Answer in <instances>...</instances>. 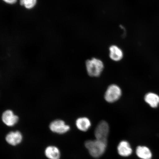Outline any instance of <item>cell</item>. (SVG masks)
I'll list each match as a JSON object with an SVG mask.
<instances>
[{
	"label": "cell",
	"mask_w": 159,
	"mask_h": 159,
	"mask_svg": "<svg viewBox=\"0 0 159 159\" xmlns=\"http://www.w3.org/2000/svg\"><path fill=\"white\" fill-rule=\"evenodd\" d=\"M145 102L153 108H157L159 105V95L156 93L149 92L145 95Z\"/></svg>",
	"instance_id": "cell-11"
},
{
	"label": "cell",
	"mask_w": 159,
	"mask_h": 159,
	"mask_svg": "<svg viewBox=\"0 0 159 159\" xmlns=\"http://www.w3.org/2000/svg\"><path fill=\"white\" fill-rule=\"evenodd\" d=\"M85 66L89 76L97 77L99 76L102 72L104 66L102 60L94 57L86 61Z\"/></svg>",
	"instance_id": "cell-2"
},
{
	"label": "cell",
	"mask_w": 159,
	"mask_h": 159,
	"mask_svg": "<svg viewBox=\"0 0 159 159\" xmlns=\"http://www.w3.org/2000/svg\"><path fill=\"white\" fill-rule=\"evenodd\" d=\"M109 57L112 61H119L122 60L124 57L122 49L116 45L110 46L109 48Z\"/></svg>",
	"instance_id": "cell-9"
},
{
	"label": "cell",
	"mask_w": 159,
	"mask_h": 159,
	"mask_svg": "<svg viewBox=\"0 0 159 159\" xmlns=\"http://www.w3.org/2000/svg\"><path fill=\"white\" fill-rule=\"evenodd\" d=\"M117 150L118 154L123 157L130 156L133 152L130 144L126 140L121 141L118 145Z\"/></svg>",
	"instance_id": "cell-10"
},
{
	"label": "cell",
	"mask_w": 159,
	"mask_h": 159,
	"mask_svg": "<svg viewBox=\"0 0 159 159\" xmlns=\"http://www.w3.org/2000/svg\"><path fill=\"white\" fill-rule=\"evenodd\" d=\"M19 1L21 7L26 9L31 10L34 9L37 6L38 0H19Z\"/></svg>",
	"instance_id": "cell-14"
},
{
	"label": "cell",
	"mask_w": 159,
	"mask_h": 159,
	"mask_svg": "<svg viewBox=\"0 0 159 159\" xmlns=\"http://www.w3.org/2000/svg\"><path fill=\"white\" fill-rule=\"evenodd\" d=\"M2 1L7 5H13L17 3L18 0H2Z\"/></svg>",
	"instance_id": "cell-15"
},
{
	"label": "cell",
	"mask_w": 159,
	"mask_h": 159,
	"mask_svg": "<svg viewBox=\"0 0 159 159\" xmlns=\"http://www.w3.org/2000/svg\"><path fill=\"white\" fill-rule=\"evenodd\" d=\"M23 135L19 131H11L6 136V140L8 144L12 146L19 145L22 141Z\"/></svg>",
	"instance_id": "cell-7"
},
{
	"label": "cell",
	"mask_w": 159,
	"mask_h": 159,
	"mask_svg": "<svg viewBox=\"0 0 159 159\" xmlns=\"http://www.w3.org/2000/svg\"><path fill=\"white\" fill-rule=\"evenodd\" d=\"M136 154L140 159H152L153 154L152 150L148 146L139 145L137 147Z\"/></svg>",
	"instance_id": "cell-8"
},
{
	"label": "cell",
	"mask_w": 159,
	"mask_h": 159,
	"mask_svg": "<svg viewBox=\"0 0 159 159\" xmlns=\"http://www.w3.org/2000/svg\"><path fill=\"white\" fill-rule=\"evenodd\" d=\"M2 119L4 124L9 127L15 126L19 121L18 116L11 110L5 111L2 115Z\"/></svg>",
	"instance_id": "cell-6"
},
{
	"label": "cell",
	"mask_w": 159,
	"mask_h": 159,
	"mask_svg": "<svg viewBox=\"0 0 159 159\" xmlns=\"http://www.w3.org/2000/svg\"><path fill=\"white\" fill-rule=\"evenodd\" d=\"M75 125L79 130L86 132L90 128L91 124L89 118L86 117H81L77 119Z\"/></svg>",
	"instance_id": "cell-13"
},
{
	"label": "cell",
	"mask_w": 159,
	"mask_h": 159,
	"mask_svg": "<svg viewBox=\"0 0 159 159\" xmlns=\"http://www.w3.org/2000/svg\"><path fill=\"white\" fill-rule=\"evenodd\" d=\"M109 128L106 121L103 120L99 122L95 129L94 134L97 140L107 142Z\"/></svg>",
	"instance_id": "cell-4"
},
{
	"label": "cell",
	"mask_w": 159,
	"mask_h": 159,
	"mask_svg": "<svg viewBox=\"0 0 159 159\" xmlns=\"http://www.w3.org/2000/svg\"><path fill=\"white\" fill-rule=\"evenodd\" d=\"M49 129L52 132L58 134H63L68 132L70 129L69 125L64 121L60 119L53 120L49 125Z\"/></svg>",
	"instance_id": "cell-5"
},
{
	"label": "cell",
	"mask_w": 159,
	"mask_h": 159,
	"mask_svg": "<svg viewBox=\"0 0 159 159\" xmlns=\"http://www.w3.org/2000/svg\"><path fill=\"white\" fill-rule=\"evenodd\" d=\"M45 155L49 159H60L61 152L57 147L50 146L47 147L45 150Z\"/></svg>",
	"instance_id": "cell-12"
},
{
	"label": "cell",
	"mask_w": 159,
	"mask_h": 159,
	"mask_svg": "<svg viewBox=\"0 0 159 159\" xmlns=\"http://www.w3.org/2000/svg\"><path fill=\"white\" fill-rule=\"evenodd\" d=\"M107 142L96 139L87 141L85 146L91 156L98 158L104 154L107 148Z\"/></svg>",
	"instance_id": "cell-1"
},
{
	"label": "cell",
	"mask_w": 159,
	"mask_h": 159,
	"mask_svg": "<svg viewBox=\"0 0 159 159\" xmlns=\"http://www.w3.org/2000/svg\"><path fill=\"white\" fill-rule=\"evenodd\" d=\"M122 94V91L120 87L116 84H112L107 88L104 95V98L107 102L114 103L119 100Z\"/></svg>",
	"instance_id": "cell-3"
}]
</instances>
